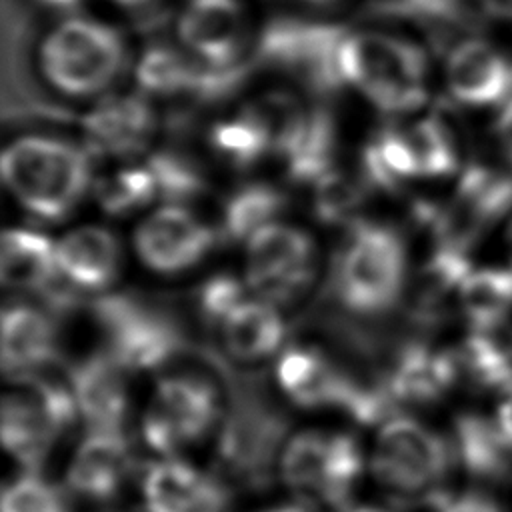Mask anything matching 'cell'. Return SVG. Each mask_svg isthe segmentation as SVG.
I'll list each match as a JSON object with an SVG mask.
<instances>
[{
    "label": "cell",
    "instance_id": "obj_15",
    "mask_svg": "<svg viewBox=\"0 0 512 512\" xmlns=\"http://www.w3.org/2000/svg\"><path fill=\"white\" fill-rule=\"evenodd\" d=\"M384 378L402 408L438 402L462 378V372L456 350L434 348L426 340L412 338L398 344Z\"/></svg>",
    "mask_w": 512,
    "mask_h": 512
},
{
    "label": "cell",
    "instance_id": "obj_20",
    "mask_svg": "<svg viewBox=\"0 0 512 512\" xmlns=\"http://www.w3.org/2000/svg\"><path fill=\"white\" fill-rule=\"evenodd\" d=\"M54 314L26 302L2 310V370L12 382L44 374L58 358Z\"/></svg>",
    "mask_w": 512,
    "mask_h": 512
},
{
    "label": "cell",
    "instance_id": "obj_42",
    "mask_svg": "<svg viewBox=\"0 0 512 512\" xmlns=\"http://www.w3.org/2000/svg\"><path fill=\"white\" fill-rule=\"evenodd\" d=\"M482 16L512 26V0H466Z\"/></svg>",
    "mask_w": 512,
    "mask_h": 512
},
{
    "label": "cell",
    "instance_id": "obj_9",
    "mask_svg": "<svg viewBox=\"0 0 512 512\" xmlns=\"http://www.w3.org/2000/svg\"><path fill=\"white\" fill-rule=\"evenodd\" d=\"M218 416V392L204 374H168L156 382L142 416V438L150 450L172 458L200 442Z\"/></svg>",
    "mask_w": 512,
    "mask_h": 512
},
{
    "label": "cell",
    "instance_id": "obj_17",
    "mask_svg": "<svg viewBox=\"0 0 512 512\" xmlns=\"http://www.w3.org/2000/svg\"><path fill=\"white\" fill-rule=\"evenodd\" d=\"M276 382L300 408H338L344 412L358 380L318 348L292 344L276 362Z\"/></svg>",
    "mask_w": 512,
    "mask_h": 512
},
{
    "label": "cell",
    "instance_id": "obj_48",
    "mask_svg": "<svg viewBox=\"0 0 512 512\" xmlns=\"http://www.w3.org/2000/svg\"><path fill=\"white\" fill-rule=\"evenodd\" d=\"M116 4H122V6H142V4H148L152 0H112Z\"/></svg>",
    "mask_w": 512,
    "mask_h": 512
},
{
    "label": "cell",
    "instance_id": "obj_45",
    "mask_svg": "<svg viewBox=\"0 0 512 512\" xmlns=\"http://www.w3.org/2000/svg\"><path fill=\"white\" fill-rule=\"evenodd\" d=\"M262 512H314L312 504L308 500H298V502H290V504H280Z\"/></svg>",
    "mask_w": 512,
    "mask_h": 512
},
{
    "label": "cell",
    "instance_id": "obj_39",
    "mask_svg": "<svg viewBox=\"0 0 512 512\" xmlns=\"http://www.w3.org/2000/svg\"><path fill=\"white\" fill-rule=\"evenodd\" d=\"M2 512H72L66 492L40 474L24 472L2 490Z\"/></svg>",
    "mask_w": 512,
    "mask_h": 512
},
{
    "label": "cell",
    "instance_id": "obj_3",
    "mask_svg": "<svg viewBox=\"0 0 512 512\" xmlns=\"http://www.w3.org/2000/svg\"><path fill=\"white\" fill-rule=\"evenodd\" d=\"M2 180L28 214L58 222L92 184V152L58 136H20L2 152Z\"/></svg>",
    "mask_w": 512,
    "mask_h": 512
},
{
    "label": "cell",
    "instance_id": "obj_50",
    "mask_svg": "<svg viewBox=\"0 0 512 512\" xmlns=\"http://www.w3.org/2000/svg\"><path fill=\"white\" fill-rule=\"evenodd\" d=\"M312 4H332V2H338V0H308Z\"/></svg>",
    "mask_w": 512,
    "mask_h": 512
},
{
    "label": "cell",
    "instance_id": "obj_8",
    "mask_svg": "<svg viewBox=\"0 0 512 512\" xmlns=\"http://www.w3.org/2000/svg\"><path fill=\"white\" fill-rule=\"evenodd\" d=\"M126 46L104 22L70 18L46 34L40 46V68L62 94L82 98L106 90L122 72Z\"/></svg>",
    "mask_w": 512,
    "mask_h": 512
},
{
    "label": "cell",
    "instance_id": "obj_22",
    "mask_svg": "<svg viewBox=\"0 0 512 512\" xmlns=\"http://www.w3.org/2000/svg\"><path fill=\"white\" fill-rule=\"evenodd\" d=\"M58 270L64 280L82 292L110 286L122 264L118 238L102 226H80L56 244Z\"/></svg>",
    "mask_w": 512,
    "mask_h": 512
},
{
    "label": "cell",
    "instance_id": "obj_35",
    "mask_svg": "<svg viewBox=\"0 0 512 512\" xmlns=\"http://www.w3.org/2000/svg\"><path fill=\"white\" fill-rule=\"evenodd\" d=\"M148 170L156 182L158 198L170 204H184L200 198L206 188V174L202 166L182 150L162 148L148 156Z\"/></svg>",
    "mask_w": 512,
    "mask_h": 512
},
{
    "label": "cell",
    "instance_id": "obj_7",
    "mask_svg": "<svg viewBox=\"0 0 512 512\" xmlns=\"http://www.w3.org/2000/svg\"><path fill=\"white\" fill-rule=\"evenodd\" d=\"M80 416L70 382L46 372L14 382L2 398V442L24 472L40 474L58 438Z\"/></svg>",
    "mask_w": 512,
    "mask_h": 512
},
{
    "label": "cell",
    "instance_id": "obj_19",
    "mask_svg": "<svg viewBox=\"0 0 512 512\" xmlns=\"http://www.w3.org/2000/svg\"><path fill=\"white\" fill-rule=\"evenodd\" d=\"M156 126V112L138 94L108 96L82 118L86 148L92 154L116 158L142 152L150 144Z\"/></svg>",
    "mask_w": 512,
    "mask_h": 512
},
{
    "label": "cell",
    "instance_id": "obj_49",
    "mask_svg": "<svg viewBox=\"0 0 512 512\" xmlns=\"http://www.w3.org/2000/svg\"><path fill=\"white\" fill-rule=\"evenodd\" d=\"M44 2H48L52 6H66V4H74L76 0H44Z\"/></svg>",
    "mask_w": 512,
    "mask_h": 512
},
{
    "label": "cell",
    "instance_id": "obj_11",
    "mask_svg": "<svg viewBox=\"0 0 512 512\" xmlns=\"http://www.w3.org/2000/svg\"><path fill=\"white\" fill-rule=\"evenodd\" d=\"M442 78L452 102L498 114L512 98V50L486 36H464L448 50Z\"/></svg>",
    "mask_w": 512,
    "mask_h": 512
},
{
    "label": "cell",
    "instance_id": "obj_27",
    "mask_svg": "<svg viewBox=\"0 0 512 512\" xmlns=\"http://www.w3.org/2000/svg\"><path fill=\"white\" fill-rule=\"evenodd\" d=\"M456 310L470 330H500L512 314V268H472L464 278Z\"/></svg>",
    "mask_w": 512,
    "mask_h": 512
},
{
    "label": "cell",
    "instance_id": "obj_6",
    "mask_svg": "<svg viewBox=\"0 0 512 512\" xmlns=\"http://www.w3.org/2000/svg\"><path fill=\"white\" fill-rule=\"evenodd\" d=\"M108 352L126 370H154L188 348L178 316L134 292H106L90 304Z\"/></svg>",
    "mask_w": 512,
    "mask_h": 512
},
{
    "label": "cell",
    "instance_id": "obj_10",
    "mask_svg": "<svg viewBox=\"0 0 512 512\" xmlns=\"http://www.w3.org/2000/svg\"><path fill=\"white\" fill-rule=\"evenodd\" d=\"M316 276V246L308 232L288 224H268L246 244V284L260 300L292 304Z\"/></svg>",
    "mask_w": 512,
    "mask_h": 512
},
{
    "label": "cell",
    "instance_id": "obj_14",
    "mask_svg": "<svg viewBox=\"0 0 512 512\" xmlns=\"http://www.w3.org/2000/svg\"><path fill=\"white\" fill-rule=\"evenodd\" d=\"M140 488L144 512H228L232 502L218 476L178 458L150 462Z\"/></svg>",
    "mask_w": 512,
    "mask_h": 512
},
{
    "label": "cell",
    "instance_id": "obj_12",
    "mask_svg": "<svg viewBox=\"0 0 512 512\" xmlns=\"http://www.w3.org/2000/svg\"><path fill=\"white\" fill-rule=\"evenodd\" d=\"M220 242L210 228L188 208L166 204L148 214L134 232L138 260L156 274H180L196 266Z\"/></svg>",
    "mask_w": 512,
    "mask_h": 512
},
{
    "label": "cell",
    "instance_id": "obj_34",
    "mask_svg": "<svg viewBox=\"0 0 512 512\" xmlns=\"http://www.w3.org/2000/svg\"><path fill=\"white\" fill-rule=\"evenodd\" d=\"M198 72L200 60L196 56L182 54L168 46H154L142 54L136 66V80L148 94H194Z\"/></svg>",
    "mask_w": 512,
    "mask_h": 512
},
{
    "label": "cell",
    "instance_id": "obj_30",
    "mask_svg": "<svg viewBox=\"0 0 512 512\" xmlns=\"http://www.w3.org/2000/svg\"><path fill=\"white\" fill-rule=\"evenodd\" d=\"M286 206V194L270 182L240 184L222 206L220 240L236 244L250 240L260 228L268 226Z\"/></svg>",
    "mask_w": 512,
    "mask_h": 512
},
{
    "label": "cell",
    "instance_id": "obj_13",
    "mask_svg": "<svg viewBox=\"0 0 512 512\" xmlns=\"http://www.w3.org/2000/svg\"><path fill=\"white\" fill-rule=\"evenodd\" d=\"M344 36L334 26L276 22L260 40V56L280 68L302 76L318 92L342 86L338 50Z\"/></svg>",
    "mask_w": 512,
    "mask_h": 512
},
{
    "label": "cell",
    "instance_id": "obj_25",
    "mask_svg": "<svg viewBox=\"0 0 512 512\" xmlns=\"http://www.w3.org/2000/svg\"><path fill=\"white\" fill-rule=\"evenodd\" d=\"M450 442L456 460L472 478L502 482L512 474V448L496 420L478 412H462L454 418Z\"/></svg>",
    "mask_w": 512,
    "mask_h": 512
},
{
    "label": "cell",
    "instance_id": "obj_33",
    "mask_svg": "<svg viewBox=\"0 0 512 512\" xmlns=\"http://www.w3.org/2000/svg\"><path fill=\"white\" fill-rule=\"evenodd\" d=\"M418 166V178L440 180L460 168L458 146L452 130L438 114H426L404 128Z\"/></svg>",
    "mask_w": 512,
    "mask_h": 512
},
{
    "label": "cell",
    "instance_id": "obj_23",
    "mask_svg": "<svg viewBox=\"0 0 512 512\" xmlns=\"http://www.w3.org/2000/svg\"><path fill=\"white\" fill-rule=\"evenodd\" d=\"M286 176L294 184L314 186L336 162V126L322 108H306L298 124L276 148Z\"/></svg>",
    "mask_w": 512,
    "mask_h": 512
},
{
    "label": "cell",
    "instance_id": "obj_40",
    "mask_svg": "<svg viewBox=\"0 0 512 512\" xmlns=\"http://www.w3.org/2000/svg\"><path fill=\"white\" fill-rule=\"evenodd\" d=\"M194 302L202 322L210 328H218L224 318L244 302V286L234 274L220 272L198 286Z\"/></svg>",
    "mask_w": 512,
    "mask_h": 512
},
{
    "label": "cell",
    "instance_id": "obj_46",
    "mask_svg": "<svg viewBox=\"0 0 512 512\" xmlns=\"http://www.w3.org/2000/svg\"><path fill=\"white\" fill-rule=\"evenodd\" d=\"M504 240H506V250H508V256H510V268H512V218H510V222L506 226Z\"/></svg>",
    "mask_w": 512,
    "mask_h": 512
},
{
    "label": "cell",
    "instance_id": "obj_43",
    "mask_svg": "<svg viewBox=\"0 0 512 512\" xmlns=\"http://www.w3.org/2000/svg\"><path fill=\"white\" fill-rule=\"evenodd\" d=\"M496 424L504 436V440L508 442V446L512 448V390L504 394L498 412H496Z\"/></svg>",
    "mask_w": 512,
    "mask_h": 512
},
{
    "label": "cell",
    "instance_id": "obj_24",
    "mask_svg": "<svg viewBox=\"0 0 512 512\" xmlns=\"http://www.w3.org/2000/svg\"><path fill=\"white\" fill-rule=\"evenodd\" d=\"M0 278L8 290L40 296L60 278L56 244L40 230L8 228L2 236Z\"/></svg>",
    "mask_w": 512,
    "mask_h": 512
},
{
    "label": "cell",
    "instance_id": "obj_2",
    "mask_svg": "<svg viewBox=\"0 0 512 512\" xmlns=\"http://www.w3.org/2000/svg\"><path fill=\"white\" fill-rule=\"evenodd\" d=\"M202 358L216 368L228 390L216 446L218 462L242 484L266 486L272 480L278 448L288 434V418L272 402L260 376L238 372L212 348H204Z\"/></svg>",
    "mask_w": 512,
    "mask_h": 512
},
{
    "label": "cell",
    "instance_id": "obj_29",
    "mask_svg": "<svg viewBox=\"0 0 512 512\" xmlns=\"http://www.w3.org/2000/svg\"><path fill=\"white\" fill-rule=\"evenodd\" d=\"M358 172L372 190L398 192L418 180V166L400 126H384L374 132L360 152Z\"/></svg>",
    "mask_w": 512,
    "mask_h": 512
},
{
    "label": "cell",
    "instance_id": "obj_21",
    "mask_svg": "<svg viewBox=\"0 0 512 512\" xmlns=\"http://www.w3.org/2000/svg\"><path fill=\"white\" fill-rule=\"evenodd\" d=\"M246 18L238 0H190L178 20L186 52L214 66H238Z\"/></svg>",
    "mask_w": 512,
    "mask_h": 512
},
{
    "label": "cell",
    "instance_id": "obj_31",
    "mask_svg": "<svg viewBox=\"0 0 512 512\" xmlns=\"http://www.w3.org/2000/svg\"><path fill=\"white\" fill-rule=\"evenodd\" d=\"M208 146L224 164L236 170H248L274 152L268 128L246 106L236 116L224 118L210 128Z\"/></svg>",
    "mask_w": 512,
    "mask_h": 512
},
{
    "label": "cell",
    "instance_id": "obj_4",
    "mask_svg": "<svg viewBox=\"0 0 512 512\" xmlns=\"http://www.w3.org/2000/svg\"><path fill=\"white\" fill-rule=\"evenodd\" d=\"M338 72L342 84L356 88L388 116L420 110L430 94L428 52L404 36L382 32L344 36Z\"/></svg>",
    "mask_w": 512,
    "mask_h": 512
},
{
    "label": "cell",
    "instance_id": "obj_28",
    "mask_svg": "<svg viewBox=\"0 0 512 512\" xmlns=\"http://www.w3.org/2000/svg\"><path fill=\"white\" fill-rule=\"evenodd\" d=\"M462 376L486 392L512 390V336L500 330H470L456 348Z\"/></svg>",
    "mask_w": 512,
    "mask_h": 512
},
{
    "label": "cell",
    "instance_id": "obj_41",
    "mask_svg": "<svg viewBox=\"0 0 512 512\" xmlns=\"http://www.w3.org/2000/svg\"><path fill=\"white\" fill-rule=\"evenodd\" d=\"M430 508L434 512H504L492 496L476 490L460 494L444 492Z\"/></svg>",
    "mask_w": 512,
    "mask_h": 512
},
{
    "label": "cell",
    "instance_id": "obj_26",
    "mask_svg": "<svg viewBox=\"0 0 512 512\" xmlns=\"http://www.w3.org/2000/svg\"><path fill=\"white\" fill-rule=\"evenodd\" d=\"M224 354L238 362H260L280 350L286 324L274 304L244 300L218 326Z\"/></svg>",
    "mask_w": 512,
    "mask_h": 512
},
{
    "label": "cell",
    "instance_id": "obj_16",
    "mask_svg": "<svg viewBox=\"0 0 512 512\" xmlns=\"http://www.w3.org/2000/svg\"><path fill=\"white\" fill-rule=\"evenodd\" d=\"M132 470L134 458L124 430H88L68 464L66 484L88 502L108 504L118 498Z\"/></svg>",
    "mask_w": 512,
    "mask_h": 512
},
{
    "label": "cell",
    "instance_id": "obj_32",
    "mask_svg": "<svg viewBox=\"0 0 512 512\" xmlns=\"http://www.w3.org/2000/svg\"><path fill=\"white\" fill-rule=\"evenodd\" d=\"M328 438L330 432L322 430L298 432L284 444L278 462V472L286 488L302 494L308 502L310 498L318 500L322 490Z\"/></svg>",
    "mask_w": 512,
    "mask_h": 512
},
{
    "label": "cell",
    "instance_id": "obj_47",
    "mask_svg": "<svg viewBox=\"0 0 512 512\" xmlns=\"http://www.w3.org/2000/svg\"><path fill=\"white\" fill-rule=\"evenodd\" d=\"M344 512H388V510L376 508V506H356V508H348Z\"/></svg>",
    "mask_w": 512,
    "mask_h": 512
},
{
    "label": "cell",
    "instance_id": "obj_37",
    "mask_svg": "<svg viewBox=\"0 0 512 512\" xmlns=\"http://www.w3.org/2000/svg\"><path fill=\"white\" fill-rule=\"evenodd\" d=\"M312 188L314 216L328 226L354 222V214L360 210L368 198V192L372 190L360 172L348 174L338 168H332Z\"/></svg>",
    "mask_w": 512,
    "mask_h": 512
},
{
    "label": "cell",
    "instance_id": "obj_38",
    "mask_svg": "<svg viewBox=\"0 0 512 512\" xmlns=\"http://www.w3.org/2000/svg\"><path fill=\"white\" fill-rule=\"evenodd\" d=\"M96 202L108 216H126L158 198L156 182L148 166H124L98 180Z\"/></svg>",
    "mask_w": 512,
    "mask_h": 512
},
{
    "label": "cell",
    "instance_id": "obj_18",
    "mask_svg": "<svg viewBox=\"0 0 512 512\" xmlns=\"http://www.w3.org/2000/svg\"><path fill=\"white\" fill-rule=\"evenodd\" d=\"M128 370L98 350L70 368L68 382L88 430H124L128 418Z\"/></svg>",
    "mask_w": 512,
    "mask_h": 512
},
{
    "label": "cell",
    "instance_id": "obj_5",
    "mask_svg": "<svg viewBox=\"0 0 512 512\" xmlns=\"http://www.w3.org/2000/svg\"><path fill=\"white\" fill-rule=\"evenodd\" d=\"M452 442L410 416L388 418L372 450V476L400 500L432 506L454 466Z\"/></svg>",
    "mask_w": 512,
    "mask_h": 512
},
{
    "label": "cell",
    "instance_id": "obj_44",
    "mask_svg": "<svg viewBox=\"0 0 512 512\" xmlns=\"http://www.w3.org/2000/svg\"><path fill=\"white\" fill-rule=\"evenodd\" d=\"M496 132L498 134H510L512 132V98L508 104L496 114Z\"/></svg>",
    "mask_w": 512,
    "mask_h": 512
},
{
    "label": "cell",
    "instance_id": "obj_36",
    "mask_svg": "<svg viewBox=\"0 0 512 512\" xmlns=\"http://www.w3.org/2000/svg\"><path fill=\"white\" fill-rule=\"evenodd\" d=\"M362 472L364 454L358 440L346 432H330L318 500L332 508H346Z\"/></svg>",
    "mask_w": 512,
    "mask_h": 512
},
{
    "label": "cell",
    "instance_id": "obj_1",
    "mask_svg": "<svg viewBox=\"0 0 512 512\" xmlns=\"http://www.w3.org/2000/svg\"><path fill=\"white\" fill-rule=\"evenodd\" d=\"M406 280L408 248L402 234L390 224L356 218L332 258L326 296L346 312L340 320L380 318L398 306Z\"/></svg>",
    "mask_w": 512,
    "mask_h": 512
}]
</instances>
